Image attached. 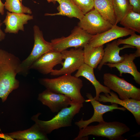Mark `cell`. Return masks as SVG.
I'll return each instance as SVG.
<instances>
[{
  "instance_id": "1",
  "label": "cell",
  "mask_w": 140,
  "mask_h": 140,
  "mask_svg": "<svg viewBox=\"0 0 140 140\" xmlns=\"http://www.w3.org/2000/svg\"><path fill=\"white\" fill-rule=\"evenodd\" d=\"M21 62L14 54L0 49V98L2 102L19 86V82L16 76Z\"/></svg>"
},
{
  "instance_id": "2",
  "label": "cell",
  "mask_w": 140,
  "mask_h": 140,
  "mask_svg": "<svg viewBox=\"0 0 140 140\" xmlns=\"http://www.w3.org/2000/svg\"><path fill=\"white\" fill-rule=\"evenodd\" d=\"M39 82L46 89L64 94L72 100L83 103L85 102L81 93L83 81L79 77L71 74H64L55 78H41Z\"/></svg>"
},
{
  "instance_id": "3",
  "label": "cell",
  "mask_w": 140,
  "mask_h": 140,
  "mask_svg": "<svg viewBox=\"0 0 140 140\" xmlns=\"http://www.w3.org/2000/svg\"><path fill=\"white\" fill-rule=\"evenodd\" d=\"M79 129L77 136L74 140L88 139V136L93 135L105 137L110 140H125L123 135L130 130L129 127L122 123L104 121L97 125H88Z\"/></svg>"
},
{
  "instance_id": "4",
  "label": "cell",
  "mask_w": 140,
  "mask_h": 140,
  "mask_svg": "<svg viewBox=\"0 0 140 140\" xmlns=\"http://www.w3.org/2000/svg\"><path fill=\"white\" fill-rule=\"evenodd\" d=\"M70 106L61 109L49 120L39 119L38 117L41 114L39 113L33 116L31 119L45 133L50 134L55 130L71 126L74 117L83 107V103L72 100Z\"/></svg>"
},
{
  "instance_id": "5",
  "label": "cell",
  "mask_w": 140,
  "mask_h": 140,
  "mask_svg": "<svg viewBox=\"0 0 140 140\" xmlns=\"http://www.w3.org/2000/svg\"><path fill=\"white\" fill-rule=\"evenodd\" d=\"M34 44L29 55L21 62L18 69V74L26 76L28 73L32 64L44 54L53 51L51 42L44 39L42 31L37 25L34 26Z\"/></svg>"
},
{
  "instance_id": "6",
  "label": "cell",
  "mask_w": 140,
  "mask_h": 140,
  "mask_svg": "<svg viewBox=\"0 0 140 140\" xmlns=\"http://www.w3.org/2000/svg\"><path fill=\"white\" fill-rule=\"evenodd\" d=\"M103 78L105 86L117 93L120 99L140 100V89L123 78L109 73L104 74Z\"/></svg>"
},
{
  "instance_id": "7",
  "label": "cell",
  "mask_w": 140,
  "mask_h": 140,
  "mask_svg": "<svg viewBox=\"0 0 140 140\" xmlns=\"http://www.w3.org/2000/svg\"><path fill=\"white\" fill-rule=\"evenodd\" d=\"M93 35L77 26L74 27L69 36L53 39L51 42L53 51L61 52L71 47L83 48Z\"/></svg>"
},
{
  "instance_id": "8",
  "label": "cell",
  "mask_w": 140,
  "mask_h": 140,
  "mask_svg": "<svg viewBox=\"0 0 140 140\" xmlns=\"http://www.w3.org/2000/svg\"><path fill=\"white\" fill-rule=\"evenodd\" d=\"M82 48H75L65 50L61 53L64 61L62 67L59 69H54L50 73L52 75L59 76L71 74L78 70L84 63L83 50Z\"/></svg>"
},
{
  "instance_id": "9",
  "label": "cell",
  "mask_w": 140,
  "mask_h": 140,
  "mask_svg": "<svg viewBox=\"0 0 140 140\" xmlns=\"http://www.w3.org/2000/svg\"><path fill=\"white\" fill-rule=\"evenodd\" d=\"M113 25L94 9L84 15L78 23V26L89 34L93 35L108 30Z\"/></svg>"
},
{
  "instance_id": "10",
  "label": "cell",
  "mask_w": 140,
  "mask_h": 140,
  "mask_svg": "<svg viewBox=\"0 0 140 140\" xmlns=\"http://www.w3.org/2000/svg\"><path fill=\"white\" fill-rule=\"evenodd\" d=\"M86 96L88 99L85 100V102H90L93 107L94 113L92 117L89 119L84 120L82 118L80 120L75 123V124L79 129L86 127L93 122H97L100 123L104 121L103 115L106 113L112 112L115 109H118L123 111L126 110L124 107H119L118 104L116 103H111L110 105L103 104L98 101L95 99L90 93H87Z\"/></svg>"
},
{
  "instance_id": "11",
  "label": "cell",
  "mask_w": 140,
  "mask_h": 140,
  "mask_svg": "<svg viewBox=\"0 0 140 140\" xmlns=\"http://www.w3.org/2000/svg\"><path fill=\"white\" fill-rule=\"evenodd\" d=\"M135 32L115 25L103 32L93 35L88 44L92 47H98L117 38L131 35Z\"/></svg>"
},
{
  "instance_id": "12",
  "label": "cell",
  "mask_w": 140,
  "mask_h": 140,
  "mask_svg": "<svg viewBox=\"0 0 140 140\" xmlns=\"http://www.w3.org/2000/svg\"><path fill=\"white\" fill-rule=\"evenodd\" d=\"M38 100L48 107L53 113L58 112L70 105L72 100L65 95L57 93L46 89L39 93Z\"/></svg>"
},
{
  "instance_id": "13",
  "label": "cell",
  "mask_w": 140,
  "mask_h": 140,
  "mask_svg": "<svg viewBox=\"0 0 140 140\" xmlns=\"http://www.w3.org/2000/svg\"><path fill=\"white\" fill-rule=\"evenodd\" d=\"M63 59L61 52L53 51L47 52L41 56L32 65L31 69L36 70L44 75L50 73L54 66L62 65Z\"/></svg>"
},
{
  "instance_id": "14",
  "label": "cell",
  "mask_w": 140,
  "mask_h": 140,
  "mask_svg": "<svg viewBox=\"0 0 140 140\" xmlns=\"http://www.w3.org/2000/svg\"><path fill=\"white\" fill-rule=\"evenodd\" d=\"M100 94L98 101L119 104L123 107L133 115L137 124L140 125V100L130 99L122 100L113 92L109 93Z\"/></svg>"
},
{
  "instance_id": "15",
  "label": "cell",
  "mask_w": 140,
  "mask_h": 140,
  "mask_svg": "<svg viewBox=\"0 0 140 140\" xmlns=\"http://www.w3.org/2000/svg\"><path fill=\"white\" fill-rule=\"evenodd\" d=\"M33 19V16L29 14L6 12V15L3 23L6 26L5 33L17 34L19 30L24 31V25L29 20Z\"/></svg>"
},
{
  "instance_id": "16",
  "label": "cell",
  "mask_w": 140,
  "mask_h": 140,
  "mask_svg": "<svg viewBox=\"0 0 140 140\" xmlns=\"http://www.w3.org/2000/svg\"><path fill=\"white\" fill-rule=\"evenodd\" d=\"M1 137L5 140H48L47 134L35 123L30 128L23 131L2 133Z\"/></svg>"
},
{
  "instance_id": "17",
  "label": "cell",
  "mask_w": 140,
  "mask_h": 140,
  "mask_svg": "<svg viewBox=\"0 0 140 140\" xmlns=\"http://www.w3.org/2000/svg\"><path fill=\"white\" fill-rule=\"evenodd\" d=\"M117 40H115L111 43L107 44L104 49L102 59L97 67L99 70H100L103 66L107 63L117 64L122 61L124 57L123 55L120 56L119 55L121 50L127 48H135L133 46L126 44L120 47L117 43Z\"/></svg>"
},
{
  "instance_id": "18",
  "label": "cell",
  "mask_w": 140,
  "mask_h": 140,
  "mask_svg": "<svg viewBox=\"0 0 140 140\" xmlns=\"http://www.w3.org/2000/svg\"><path fill=\"white\" fill-rule=\"evenodd\" d=\"M123 61L117 64L106 63L104 64L111 68L115 67L122 76L123 73H129L132 75L136 83L140 85V73L139 72L134 61L136 58L134 53L125 54Z\"/></svg>"
},
{
  "instance_id": "19",
  "label": "cell",
  "mask_w": 140,
  "mask_h": 140,
  "mask_svg": "<svg viewBox=\"0 0 140 140\" xmlns=\"http://www.w3.org/2000/svg\"><path fill=\"white\" fill-rule=\"evenodd\" d=\"M74 76L77 77H84L90 81L95 87L96 95L94 98L98 101L101 93L109 94L110 90L107 87L101 84L96 79L94 75V68L84 63L78 70Z\"/></svg>"
},
{
  "instance_id": "20",
  "label": "cell",
  "mask_w": 140,
  "mask_h": 140,
  "mask_svg": "<svg viewBox=\"0 0 140 140\" xmlns=\"http://www.w3.org/2000/svg\"><path fill=\"white\" fill-rule=\"evenodd\" d=\"M48 3L56 2L59 4L57 9L58 12L54 13H46L45 16L61 15L71 18L74 17L80 20L84 15L75 4L72 0H47Z\"/></svg>"
},
{
  "instance_id": "21",
  "label": "cell",
  "mask_w": 140,
  "mask_h": 140,
  "mask_svg": "<svg viewBox=\"0 0 140 140\" xmlns=\"http://www.w3.org/2000/svg\"><path fill=\"white\" fill-rule=\"evenodd\" d=\"M83 48L84 63L94 69L96 68L101 62L104 55L103 45L93 47L87 44Z\"/></svg>"
},
{
  "instance_id": "22",
  "label": "cell",
  "mask_w": 140,
  "mask_h": 140,
  "mask_svg": "<svg viewBox=\"0 0 140 140\" xmlns=\"http://www.w3.org/2000/svg\"><path fill=\"white\" fill-rule=\"evenodd\" d=\"M94 8L112 25H117L112 0H94Z\"/></svg>"
},
{
  "instance_id": "23",
  "label": "cell",
  "mask_w": 140,
  "mask_h": 140,
  "mask_svg": "<svg viewBox=\"0 0 140 140\" xmlns=\"http://www.w3.org/2000/svg\"><path fill=\"white\" fill-rule=\"evenodd\" d=\"M119 23L124 27L140 33V13L131 10Z\"/></svg>"
},
{
  "instance_id": "24",
  "label": "cell",
  "mask_w": 140,
  "mask_h": 140,
  "mask_svg": "<svg viewBox=\"0 0 140 140\" xmlns=\"http://www.w3.org/2000/svg\"><path fill=\"white\" fill-rule=\"evenodd\" d=\"M112 0L117 24L132 8L129 0Z\"/></svg>"
},
{
  "instance_id": "25",
  "label": "cell",
  "mask_w": 140,
  "mask_h": 140,
  "mask_svg": "<svg viewBox=\"0 0 140 140\" xmlns=\"http://www.w3.org/2000/svg\"><path fill=\"white\" fill-rule=\"evenodd\" d=\"M4 8L9 11L13 13H32L31 10L23 5L20 0H5Z\"/></svg>"
},
{
  "instance_id": "26",
  "label": "cell",
  "mask_w": 140,
  "mask_h": 140,
  "mask_svg": "<svg viewBox=\"0 0 140 140\" xmlns=\"http://www.w3.org/2000/svg\"><path fill=\"white\" fill-rule=\"evenodd\" d=\"M119 45L121 44L128 45L137 48L135 52L136 57L140 56V36L136 34L135 32L131 35L130 36L125 39H118L117 40Z\"/></svg>"
},
{
  "instance_id": "27",
  "label": "cell",
  "mask_w": 140,
  "mask_h": 140,
  "mask_svg": "<svg viewBox=\"0 0 140 140\" xmlns=\"http://www.w3.org/2000/svg\"><path fill=\"white\" fill-rule=\"evenodd\" d=\"M75 4L85 15L94 7V0H72Z\"/></svg>"
},
{
  "instance_id": "28",
  "label": "cell",
  "mask_w": 140,
  "mask_h": 140,
  "mask_svg": "<svg viewBox=\"0 0 140 140\" xmlns=\"http://www.w3.org/2000/svg\"><path fill=\"white\" fill-rule=\"evenodd\" d=\"M132 6V10L135 12L140 13V0H129Z\"/></svg>"
},
{
  "instance_id": "29",
  "label": "cell",
  "mask_w": 140,
  "mask_h": 140,
  "mask_svg": "<svg viewBox=\"0 0 140 140\" xmlns=\"http://www.w3.org/2000/svg\"><path fill=\"white\" fill-rule=\"evenodd\" d=\"M3 22L0 20V41H1L4 40L5 38V34L2 30L1 27L2 25Z\"/></svg>"
},
{
  "instance_id": "30",
  "label": "cell",
  "mask_w": 140,
  "mask_h": 140,
  "mask_svg": "<svg viewBox=\"0 0 140 140\" xmlns=\"http://www.w3.org/2000/svg\"><path fill=\"white\" fill-rule=\"evenodd\" d=\"M4 4L2 3L1 0H0V14L2 15L4 14Z\"/></svg>"
},
{
  "instance_id": "31",
  "label": "cell",
  "mask_w": 140,
  "mask_h": 140,
  "mask_svg": "<svg viewBox=\"0 0 140 140\" xmlns=\"http://www.w3.org/2000/svg\"><path fill=\"white\" fill-rule=\"evenodd\" d=\"M46 0L47 1V0ZM20 2L22 3V0H20Z\"/></svg>"
}]
</instances>
